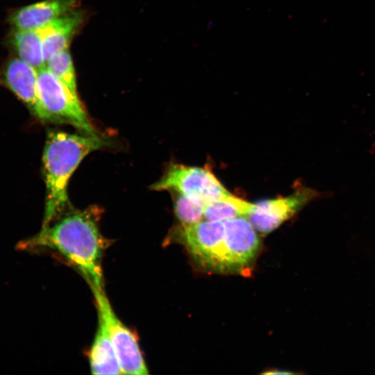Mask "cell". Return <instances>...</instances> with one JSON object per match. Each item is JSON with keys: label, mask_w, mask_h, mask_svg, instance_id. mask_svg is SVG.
<instances>
[{"label": "cell", "mask_w": 375, "mask_h": 375, "mask_svg": "<svg viewBox=\"0 0 375 375\" xmlns=\"http://www.w3.org/2000/svg\"><path fill=\"white\" fill-rule=\"evenodd\" d=\"M178 194L174 202V212L181 224H191L204 219L203 203Z\"/></svg>", "instance_id": "obj_16"}, {"label": "cell", "mask_w": 375, "mask_h": 375, "mask_svg": "<svg viewBox=\"0 0 375 375\" xmlns=\"http://www.w3.org/2000/svg\"><path fill=\"white\" fill-rule=\"evenodd\" d=\"M85 19V13L76 9L40 28L43 37L45 64L53 54L68 49L73 38L83 25Z\"/></svg>", "instance_id": "obj_11"}, {"label": "cell", "mask_w": 375, "mask_h": 375, "mask_svg": "<svg viewBox=\"0 0 375 375\" xmlns=\"http://www.w3.org/2000/svg\"><path fill=\"white\" fill-rule=\"evenodd\" d=\"M77 0H43L11 13L8 18L13 29L35 30L78 9Z\"/></svg>", "instance_id": "obj_9"}, {"label": "cell", "mask_w": 375, "mask_h": 375, "mask_svg": "<svg viewBox=\"0 0 375 375\" xmlns=\"http://www.w3.org/2000/svg\"><path fill=\"white\" fill-rule=\"evenodd\" d=\"M37 77L38 70L19 58L7 60L0 75L2 83L38 116Z\"/></svg>", "instance_id": "obj_10"}, {"label": "cell", "mask_w": 375, "mask_h": 375, "mask_svg": "<svg viewBox=\"0 0 375 375\" xmlns=\"http://www.w3.org/2000/svg\"><path fill=\"white\" fill-rule=\"evenodd\" d=\"M45 67L74 93L77 94L75 69L68 49L50 56L46 61Z\"/></svg>", "instance_id": "obj_15"}, {"label": "cell", "mask_w": 375, "mask_h": 375, "mask_svg": "<svg viewBox=\"0 0 375 375\" xmlns=\"http://www.w3.org/2000/svg\"><path fill=\"white\" fill-rule=\"evenodd\" d=\"M151 189L176 192L204 204L231 194L208 168L181 164L171 165Z\"/></svg>", "instance_id": "obj_4"}, {"label": "cell", "mask_w": 375, "mask_h": 375, "mask_svg": "<svg viewBox=\"0 0 375 375\" xmlns=\"http://www.w3.org/2000/svg\"><path fill=\"white\" fill-rule=\"evenodd\" d=\"M38 117L42 120L69 124L85 134H96L77 94L46 67L38 70Z\"/></svg>", "instance_id": "obj_3"}, {"label": "cell", "mask_w": 375, "mask_h": 375, "mask_svg": "<svg viewBox=\"0 0 375 375\" xmlns=\"http://www.w3.org/2000/svg\"><path fill=\"white\" fill-rule=\"evenodd\" d=\"M108 144L107 140L97 134L49 133L42 157L47 188L42 227L50 224L68 204V183L82 160L90 153Z\"/></svg>", "instance_id": "obj_2"}, {"label": "cell", "mask_w": 375, "mask_h": 375, "mask_svg": "<svg viewBox=\"0 0 375 375\" xmlns=\"http://www.w3.org/2000/svg\"><path fill=\"white\" fill-rule=\"evenodd\" d=\"M9 43L19 58L37 70L45 67L43 37L40 28L35 30L13 29Z\"/></svg>", "instance_id": "obj_13"}, {"label": "cell", "mask_w": 375, "mask_h": 375, "mask_svg": "<svg viewBox=\"0 0 375 375\" xmlns=\"http://www.w3.org/2000/svg\"><path fill=\"white\" fill-rule=\"evenodd\" d=\"M100 212L93 206L65 214L53 225L42 227L20 247L57 251L74 265L91 288H103L102 257L106 242L99 226Z\"/></svg>", "instance_id": "obj_1"}, {"label": "cell", "mask_w": 375, "mask_h": 375, "mask_svg": "<svg viewBox=\"0 0 375 375\" xmlns=\"http://www.w3.org/2000/svg\"><path fill=\"white\" fill-rule=\"evenodd\" d=\"M226 272L247 270L258 252L260 240L247 217L224 221Z\"/></svg>", "instance_id": "obj_8"}, {"label": "cell", "mask_w": 375, "mask_h": 375, "mask_svg": "<svg viewBox=\"0 0 375 375\" xmlns=\"http://www.w3.org/2000/svg\"><path fill=\"white\" fill-rule=\"evenodd\" d=\"M265 374H292V372H286V371H275V370H273V371L265 372Z\"/></svg>", "instance_id": "obj_17"}, {"label": "cell", "mask_w": 375, "mask_h": 375, "mask_svg": "<svg viewBox=\"0 0 375 375\" xmlns=\"http://www.w3.org/2000/svg\"><path fill=\"white\" fill-rule=\"evenodd\" d=\"M89 362L93 374H122L107 328L99 317L97 333L89 354Z\"/></svg>", "instance_id": "obj_12"}, {"label": "cell", "mask_w": 375, "mask_h": 375, "mask_svg": "<svg viewBox=\"0 0 375 375\" xmlns=\"http://www.w3.org/2000/svg\"><path fill=\"white\" fill-rule=\"evenodd\" d=\"M317 196L314 190L302 187L287 197L254 203L252 211L247 217L256 231L269 233Z\"/></svg>", "instance_id": "obj_7"}, {"label": "cell", "mask_w": 375, "mask_h": 375, "mask_svg": "<svg viewBox=\"0 0 375 375\" xmlns=\"http://www.w3.org/2000/svg\"><path fill=\"white\" fill-rule=\"evenodd\" d=\"M176 235L192 256L210 269L226 272L224 221L201 220L181 224Z\"/></svg>", "instance_id": "obj_5"}, {"label": "cell", "mask_w": 375, "mask_h": 375, "mask_svg": "<svg viewBox=\"0 0 375 375\" xmlns=\"http://www.w3.org/2000/svg\"><path fill=\"white\" fill-rule=\"evenodd\" d=\"M91 288L96 301L98 317L103 320L107 328L122 373L147 374L148 369L135 335L115 313L103 288Z\"/></svg>", "instance_id": "obj_6"}, {"label": "cell", "mask_w": 375, "mask_h": 375, "mask_svg": "<svg viewBox=\"0 0 375 375\" xmlns=\"http://www.w3.org/2000/svg\"><path fill=\"white\" fill-rule=\"evenodd\" d=\"M253 207L254 203L247 201L231 194L206 203L203 218L211 221H225L239 217H247Z\"/></svg>", "instance_id": "obj_14"}]
</instances>
